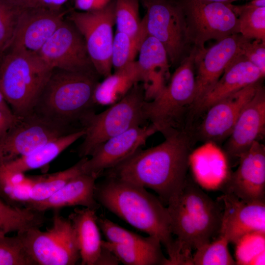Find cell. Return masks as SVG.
Segmentation results:
<instances>
[{"label": "cell", "mask_w": 265, "mask_h": 265, "mask_svg": "<svg viewBox=\"0 0 265 265\" xmlns=\"http://www.w3.org/2000/svg\"><path fill=\"white\" fill-rule=\"evenodd\" d=\"M55 211L52 226L46 231L32 228L17 236L36 265H74L80 256L73 226Z\"/></svg>", "instance_id": "8"}, {"label": "cell", "mask_w": 265, "mask_h": 265, "mask_svg": "<svg viewBox=\"0 0 265 265\" xmlns=\"http://www.w3.org/2000/svg\"><path fill=\"white\" fill-rule=\"evenodd\" d=\"M229 242L219 236L216 240L197 248L192 256V265H235L236 261L228 248Z\"/></svg>", "instance_id": "36"}, {"label": "cell", "mask_w": 265, "mask_h": 265, "mask_svg": "<svg viewBox=\"0 0 265 265\" xmlns=\"http://www.w3.org/2000/svg\"><path fill=\"white\" fill-rule=\"evenodd\" d=\"M96 183L95 198L135 228L158 238L166 250L169 265H181L167 207L145 188L113 177Z\"/></svg>", "instance_id": "2"}, {"label": "cell", "mask_w": 265, "mask_h": 265, "mask_svg": "<svg viewBox=\"0 0 265 265\" xmlns=\"http://www.w3.org/2000/svg\"><path fill=\"white\" fill-rule=\"evenodd\" d=\"M102 246L112 253L119 260L127 265H169L161 247L142 248L130 246L102 240Z\"/></svg>", "instance_id": "30"}, {"label": "cell", "mask_w": 265, "mask_h": 265, "mask_svg": "<svg viewBox=\"0 0 265 265\" xmlns=\"http://www.w3.org/2000/svg\"><path fill=\"white\" fill-rule=\"evenodd\" d=\"M146 9L142 18L146 32L164 47L170 65H178L192 47L185 17L176 0H141Z\"/></svg>", "instance_id": "9"}, {"label": "cell", "mask_w": 265, "mask_h": 265, "mask_svg": "<svg viewBox=\"0 0 265 265\" xmlns=\"http://www.w3.org/2000/svg\"><path fill=\"white\" fill-rule=\"evenodd\" d=\"M237 170L230 174L225 193L233 194L245 202L265 201V148L258 140L239 159Z\"/></svg>", "instance_id": "17"}, {"label": "cell", "mask_w": 265, "mask_h": 265, "mask_svg": "<svg viewBox=\"0 0 265 265\" xmlns=\"http://www.w3.org/2000/svg\"><path fill=\"white\" fill-rule=\"evenodd\" d=\"M31 5L38 4L21 0H0V59L11 44L22 11Z\"/></svg>", "instance_id": "32"}, {"label": "cell", "mask_w": 265, "mask_h": 265, "mask_svg": "<svg viewBox=\"0 0 265 265\" xmlns=\"http://www.w3.org/2000/svg\"><path fill=\"white\" fill-rule=\"evenodd\" d=\"M264 78L260 70L243 55H238L227 66L218 81L195 107L192 115L205 112L216 102Z\"/></svg>", "instance_id": "23"}, {"label": "cell", "mask_w": 265, "mask_h": 265, "mask_svg": "<svg viewBox=\"0 0 265 265\" xmlns=\"http://www.w3.org/2000/svg\"><path fill=\"white\" fill-rule=\"evenodd\" d=\"M97 73L53 68L32 112L56 125L73 131L75 124L94 111V94L99 82ZM82 128V127H81Z\"/></svg>", "instance_id": "4"}, {"label": "cell", "mask_w": 265, "mask_h": 265, "mask_svg": "<svg viewBox=\"0 0 265 265\" xmlns=\"http://www.w3.org/2000/svg\"><path fill=\"white\" fill-rule=\"evenodd\" d=\"M157 132L152 125L132 128L106 140L97 146L82 166V173L101 176L126 159L144 145L147 139Z\"/></svg>", "instance_id": "15"}, {"label": "cell", "mask_w": 265, "mask_h": 265, "mask_svg": "<svg viewBox=\"0 0 265 265\" xmlns=\"http://www.w3.org/2000/svg\"><path fill=\"white\" fill-rule=\"evenodd\" d=\"M96 211L88 208L75 209L68 218L73 226L82 265H115L120 262L102 246Z\"/></svg>", "instance_id": "21"}, {"label": "cell", "mask_w": 265, "mask_h": 265, "mask_svg": "<svg viewBox=\"0 0 265 265\" xmlns=\"http://www.w3.org/2000/svg\"><path fill=\"white\" fill-rule=\"evenodd\" d=\"M190 165L196 182L206 189L223 188L230 175L226 158L216 151L208 150L192 153Z\"/></svg>", "instance_id": "26"}, {"label": "cell", "mask_w": 265, "mask_h": 265, "mask_svg": "<svg viewBox=\"0 0 265 265\" xmlns=\"http://www.w3.org/2000/svg\"><path fill=\"white\" fill-rule=\"evenodd\" d=\"M97 222L107 241L142 248L161 247L159 240L153 236L144 237L119 226L104 216H98Z\"/></svg>", "instance_id": "33"}, {"label": "cell", "mask_w": 265, "mask_h": 265, "mask_svg": "<svg viewBox=\"0 0 265 265\" xmlns=\"http://www.w3.org/2000/svg\"><path fill=\"white\" fill-rule=\"evenodd\" d=\"M219 199L223 204L219 236L236 244L252 233H265V201L245 202L225 193Z\"/></svg>", "instance_id": "18"}, {"label": "cell", "mask_w": 265, "mask_h": 265, "mask_svg": "<svg viewBox=\"0 0 265 265\" xmlns=\"http://www.w3.org/2000/svg\"><path fill=\"white\" fill-rule=\"evenodd\" d=\"M112 0H75V7L82 11H94L101 10Z\"/></svg>", "instance_id": "41"}, {"label": "cell", "mask_w": 265, "mask_h": 265, "mask_svg": "<svg viewBox=\"0 0 265 265\" xmlns=\"http://www.w3.org/2000/svg\"><path fill=\"white\" fill-rule=\"evenodd\" d=\"M241 50L242 54L265 76V42L244 37Z\"/></svg>", "instance_id": "40"}, {"label": "cell", "mask_w": 265, "mask_h": 265, "mask_svg": "<svg viewBox=\"0 0 265 265\" xmlns=\"http://www.w3.org/2000/svg\"><path fill=\"white\" fill-rule=\"evenodd\" d=\"M86 158H81L76 164L64 170L51 174L32 176L29 202L40 201L47 199L71 179L82 173V166Z\"/></svg>", "instance_id": "29"}, {"label": "cell", "mask_w": 265, "mask_h": 265, "mask_svg": "<svg viewBox=\"0 0 265 265\" xmlns=\"http://www.w3.org/2000/svg\"><path fill=\"white\" fill-rule=\"evenodd\" d=\"M146 101L143 86L137 82L106 110L87 115L81 123L85 134L78 148L79 156L87 157L110 138L132 128L145 125L147 122L144 112Z\"/></svg>", "instance_id": "7"}, {"label": "cell", "mask_w": 265, "mask_h": 265, "mask_svg": "<svg viewBox=\"0 0 265 265\" xmlns=\"http://www.w3.org/2000/svg\"><path fill=\"white\" fill-rule=\"evenodd\" d=\"M44 213L28 207L11 206L0 198V234L40 228L47 220Z\"/></svg>", "instance_id": "28"}, {"label": "cell", "mask_w": 265, "mask_h": 265, "mask_svg": "<svg viewBox=\"0 0 265 265\" xmlns=\"http://www.w3.org/2000/svg\"><path fill=\"white\" fill-rule=\"evenodd\" d=\"M200 1L207 2H218L225 4L232 3V2L238 0H198Z\"/></svg>", "instance_id": "44"}, {"label": "cell", "mask_w": 265, "mask_h": 265, "mask_svg": "<svg viewBox=\"0 0 265 265\" xmlns=\"http://www.w3.org/2000/svg\"><path fill=\"white\" fill-rule=\"evenodd\" d=\"M147 35L132 38L126 33L116 31L111 56L112 68L114 71L121 70L135 61L140 45Z\"/></svg>", "instance_id": "37"}, {"label": "cell", "mask_w": 265, "mask_h": 265, "mask_svg": "<svg viewBox=\"0 0 265 265\" xmlns=\"http://www.w3.org/2000/svg\"><path fill=\"white\" fill-rule=\"evenodd\" d=\"M235 244L237 265H265V233L247 234Z\"/></svg>", "instance_id": "38"}, {"label": "cell", "mask_w": 265, "mask_h": 265, "mask_svg": "<svg viewBox=\"0 0 265 265\" xmlns=\"http://www.w3.org/2000/svg\"><path fill=\"white\" fill-rule=\"evenodd\" d=\"M167 206L183 264L192 265L191 250L210 242L219 232L222 209L188 177L180 193Z\"/></svg>", "instance_id": "3"}, {"label": "cell", "mask_w": 265, "mask_h": 265, "mask_svg": "<svg viewBox=\"0 0 265 265\" xmlns=\"http://www.w3.org/2000/svg\"><path fill=\"white\" fill-rule=\"evenodd\" d=\"M0 265H36L16 235L0 234Z\"/></svg>", "instance_id": "39"}, {"label": "cell", "mask_w": 265, "mask_h": 265, "mask_svg": "<svg viewBox=\"0 0 265 265\" xmlns=\"http://www.w3.org/2000/svg\"><path fill=\"white\" fill-rule=\"evenodd\" d=\"M243 39L240 34H235L209 48H196L195 91L191 116L195 107L218 81L227 66L242 54Z\"/></svg>", "instance_id": "14"}, {"label": "cell", "mask_w": 265, "mask_h": 265, "mask_svg": "<svg viewBox=\"0 0 265 265\" xmlns=\"http://www.w3.org/2000/svg\"><path fill=\"white\" fill-rule=\"evenodd\" d=\"M37 54L53 69L98 74L83 36L68 19L62 22Z\"/></svg>", "instance_id": "13"}, {"label": "cell", "mask_w": 265, "mask_h": 265, "mask_svg": "<svg viewBox=\"0 0 265 265\" xmlns=\"http://www.w3.org/2000/svg\"><path fill=\"white\" fill-rule=\"evenodd\" d=\"M97 178L94 175L81 173L71 179L47 199L29 202L26 207L45 212L65 207L82 206L97 211L100 207L94 194Z\"/></svg>", "instance_id": "24"}, {"label": "cell", "mask_w": 265, "mask_h": 265, "mask_svg": "<svg viewBox=\"0 0 265 265\" xmlns=\"http://www.w3.org/2000/svg\"><path fill=\"white\" fill-rule=\"evenodd\" d=\"M75 131L31 112L20 117L0 138V164L25 155L52 139Z\"/></svg>", "instance_id": "12"}, {"label": "cell", "mask_w": 265, "mask_h": 265, "mask_svg": "<svg viewBox=\"0 0 265 265\" xmlns=\"http://www.w3.org/2000/svg\"><path fill=\"white\" fill-rule=\"evenodd\" d=\"M196 52L192 48L178 65L168 84L154 99L144 103L147 121L164 138L187 128V115L191 116L195 91Z\"/></svg>", "instance_id": "5"}, {"label": "cell", "mask_w": 265, "mask_h": 265, "mask_svg": "<svg viewBox=\"0 0 265 265\" xmlns=\"http://www.w3.org/2000/svg\"><path fill=\"white\" fill-rule=\"evenodd\" d=\"M262 80L250 84L211 106L205 112L197 136L210 142H219L228 137L241 110L254 96Z\"/></svg>", "instance_id": "19"}, {"label": "cell", "mask_w": 265, "mask_h": 265, "mask_svg": "<svg viewBox=\"0 0 265 265\" xmlns=\"http://www.w3.org/2000/svg\"><path fill=\"white\" fill-rule=\"evenodd\" d=\"M140 82L136 61L114 71L97 84L94 94L95 104L112 105L120 100L136 83Z\"/></svg>", "instance_id": "27"}, {"label": "cell", "mask_w": 265, "mask_h": 265, "mask_svg": "<svg viewBox=\"0 0 265 265\" xmlns=\"http://www.w3.org/2000/svg\"><path fill=\"white\" fill-rule=\"evenodd\" d=\"M139 0H114V18L116 31L136 38L147 34L139 12Z\"/></svg>", "instance_id": "34"}, {"label": "cell", "mask_w": 265, "mask_h": 265, "mask_svg": "<svg viewBox=\"0 0 265 265\" xmlns=\"http://www.w3.org/2000/svg\"><path fill=\"white\" fill-rule=\"evenodd\" d=\"M229 5L238 18L239 33L248 39L265 42V7H245L232 3Z\"/></svg>", "instance_id": "35"}, {"label": "cell", "mask_w": 265, "mask_h": 265, "mask_svg": "<svg viewBox=\"0 0 265 265\" xmlns=\"http://www.w3.org/2000/svg\"><path fill=\"white\" fill-rule=\"evenodd\" d=\"M21 0L29 1V2H32L33 3L37 4L45 5L42 2V0ZM45 6H46V5H45Z\"/></svg>", "instance_id": "45"}, {"label": "cell", "mask_w": 265, "mask_h": 265, "mask_svg": "<svg viewBox=\"0 0 265 265\" xmlns=\"http://www.w3.org/2000/svg\"><path fill=\"white\" fill-rule=\"evenodd\" d=\"M265 90L262 83L240 113L225 145L230 158L239 159L265 132Z\"/></svg>", "instance_id": "20"}, {"label": "cell", "mask_w": 265, "mask_h": 265, "mask_svg": "<svg viewBox=\"0 0 265 265\" xmlns=\"http://www.w3.org/2000/svg\"><path fill=\"white\" fill-rule=\"evenodd\" d=\"M31 176L11 173L0 166V198L16 208L26 207L30 201Z\"/></svg>", "instance_id": "31"}, {"label": "cell", "mask_w": 265, "mask_h": 265, "mask_svg": "<svg viewBox=\"0 0 265 265\" xmlns=\"http://www.w3.org/2000/svg\"><path fill=\"white\" fill-rule=\"evenodd\" d=\"M15 115L8 114L0 109V138L19 120Z\"/></svg>", "instance_id": "42"}, {"label": "cell", "mask_w": 265, "mask_h": 265, "mask_svg": "<svg viewBox=\"0 0 265 265\" xmlns=\"http://www.w3.org/2000/svg\"><path fill=\"white\" fill-rule=\"evenodd\" d=\"M0 109L5 112V113L10 114L14 115L10 106L4 100L3 96L0 92Z\"/></svg>", "instance_id": "43"}, {"label": "cell", "mask_w": 265, "mask_h": 265, "mask_svg": "<svg viewBox=\"0 0 265 265\" xmlns=\"http://www.w3.org/2000/svg\"><path fill=\"white\" fill-rule=\"evenodd\" d=\"M85 133L84 129L67 133L38 147L34 150L11 161L0 164L7 171L24 173L28 171L41 168L58 157L62 152Z\"/></svg>", "instance_id": "25"}, {"label": "cell", "mask_w": 265, "mask_h": 265, "mask_svg": "<svg viewBox=\"0 0 265 265\" xmlns=\"http://www.w3.org/2000/svg\"><path fill=\"white\" fill-rule=\"evenodd\" d=\"M188 129L165 137L155 146L140 148L102 174L150 188L167 205L180 193L187 177L196 137Z\"/></svg>", "instance_id": "1"}, {"label": "cell", "mask_w": 265, "mask_h": 265, "mask_svg": "<svg viewBox=\"0 0 265 265\" xmlns=\"http://www.w3.org/2000/svg\"><path fill=\"white\" fill-rule=\"evenodd\" d=\"M138 54L136 62L140 82L143 86L146 101H151L166 86L170 64L162 44L148 35L143 40Z\"/></svg>", "instance_id": "22"}, {"label": "cell", "mask_w": 265, "mask_h": 265, "mask_svg": "<svg viewBox=\"0 0 265 265\" xmlns=\"http://www.w3.org/2000/svg\"><path fill=\"white\" fill-rule=\"evenodd\" d=\"M53 68L38 54L9 48L0 59V92L18 117L31 113Z\"/></svg>", "instance_id": "6"}, {"label": "cell", "mask_w": 265, "mask_h": 265, "mask_svg": "<svg viewBox=\"0 0 265 265\" xmlns=\"http://www.w3.org/2000/svg\"><path fill=\"white\" fill-rule=\"evenodd\" d=\"M67 13L59 8L45 5L25 7L8 49L22 50L37 54L64 20Z\"/></svg>", "instance_id": "16"}, {"label": "cell", "mask_w": 265, "mask_h": 265, "mask_svg": "<svg viewBox=\"0 0 265 265\" xmlns=\"http://www.w3.org/2000/svg\"><path fill=\"white\" fill-rule=\"evenodd\" d=\"M183 10L192 47L205 48L210 40L218 42L239 33L237 16L229 4L198 0H176Z\"/></svg>", "instance_id": "10"}, {"label": "cell", "mask_w": 265, "mask_h": 265, "mask_svg": "<svg viewBox=\"0 0 265 265\" xmlns=\"http://www.w3.org/2000/svg\"><path fill=\"white\" fill-rule=\"evenodd\" d=\"M67 19L83 36L88 55L97 73L104 78L110 75L114 35V0L99 10L73 11Z\"/></svg>", "instance_id": "11"}]
</instances>
